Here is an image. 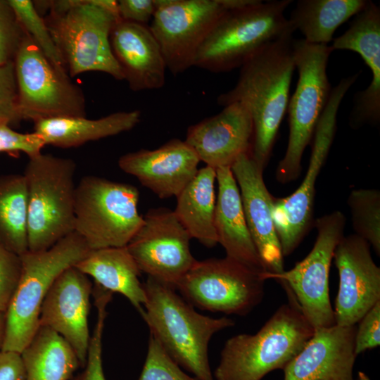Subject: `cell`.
Wrapping results in <instances>:
<instances>
[{"mask_svg":"<svg viewBox=\"0 0 380 380\" xmlns=\"http://www.w3.org/2000/svg\"><path fill=\"white\" fill-rule=\"evenodd\" d=\"M293 34L268 44L253 55L241 67L235 86L217 99L222 106L240 103L249 112L253 126L250 154L263 169L287 112L296 70Z\"/></svg>","mask_w":380,"mask_h":380,"instance_id":"obj_1","label":"cell"},{"mask_svg":"<svg viewBox=\"0 0 380 380\" xmlns=\"http://www.w3.org/2000/svg\"><path fill=\"white\" fill-rule=\"evenodd\" d=\"M141 315L167 353L198 380H213L208 343L217 332L233 327L227 317L213 318L197 312L170 285L148 277Z\"/></svg>","mask_w":380,"mask_h":380,"instance_id":"obj_2","label":"cell"},{"mask_svg":"<svg viewBox=\"0 0 380 380\" xmlns=\"http://www.w3.org/2000/svg\"><path fill=\"white\" fill-rule=\"evenodd\" d=\"M281 305L255 334L229 338L220 353L216 380H262L285 366L300 351L315 329L302 313L291 290Z\"/></svg>","mask_w":380,"mask_h":380,"instance_id":"obj_3","label":"cell"},{"mask_svg":"<svg viewBox=\"0 0 380 380\" xmlns=\"http://www.w3.org/2000/svg\"><path fill=\"white\" fill-rule=\"evenodd\" d=\"M44 18L70 77L89 71L103 72L122 80L123 75L110 44V34L118 15L101 0L48 1Z\"/></svg>","mask_w":380,"mask_h":380,"instance_id":"obj_4","label":"cell"},{"mask_svg":"<svg viewBox=\"0 0 380 380\" xmlns=\"http://www.w3.org/2000/svg\"><path fill=\"white\" fill-rule=\"evenodd\" d=\"M291 0H253L228 10L201 46L194 65L212 72L241 68L258 51L295 30L284 12Z\"/></svg>","mask_w":380,"mask_h":380,"instance_id":"obj_5","label":"cell"},{"mask_svg":"<svg viewBox=\"0 0 380 380\" xmlns=\"http://www.w3.org/2000/svg\"><path fill=\"white\" fill-rule=\"evenodd\" d=\"M90 251L83 238L73 232L47 250L28 251L20 255V279L5 312L2 350L21 353L39 327L41 307L56 279Z\"/></svg>","mask_w":380,"mask_h":380,"instance_id":"obj_6","label":"cell"},{"mask_svg":"<svg viewBox=\"0 0 380 380\" xmlns=\"http://www.w3.org/2000/svg\"><path fill=\"white\" fill-rule=\"evenodd\" d=\"M76 167L73 160L49 153L29 158L23 174L28 251L47 250L74 232Z\"/></svg>","mask_w":380,"mask_h":380,"instance_id":"obj_7","label":"cell"},{"mask_svg":"<svg viewBox=\"0 0 380 380\" xmlns=\"http://www.w3.org/2000/svg\"><path fill=\"white\" fill-rule=\"evenodd\" d=\"M139 199L132 184L85 176L76 184L74 232L91 250L127 246L144 222Z\"/></svg>","mask_w":380,"mask_h":380,"instance_id":"obj_8","label":"cell"},{"mask_svg":"<svg viewBox=\"0 0 380 380\" xmlns=\"http://www.w3.org/2000/svg\"><path fill=\"white\" fill-rule=\"evenodd\" d=\"M293 47L298 79L287 107V148L276 170V178L282 184L299 176L303 152L312 138L331 91L327 73L328 60L333 51L331 46L294 39Z\"/></svg>","mask_w":380,"mask_h":380,"instance_id":"obj_9","label":"cell"},{"mask_svg":"<svg viewBox=\"0 0 380 380\" xmlns=\"http://www.w3.org/2000/svg\"><path fill=\"white\" fill-rule=\"evenodd\" d=\"M149 28L157 40L166 68L174 75L194 65L196 54L215 25L228 10L250 0H154Z\"/></svg>","mask_w":380,"mask_h":380,"instance_id":"obj_10","label":"cell"},{"mask_svg":"<svg viewBox=\"0 0 380 380\" xmlns=\"http://www.w3.org/2000/svg\"><path fill=\"white\" fill-rule=\"evenodd\" d=\"M263 273L227 256L196 260L175 289L194 307L246 315L263 298Z\"/></svg>","mask_w":380,"mask_h":380,"instance_id":"obj_11","label":"cell"},{"mask_svg":"<svg viewBox=\"0 0 380 380\" xmlns=\"http://www.w3.org/2000/svg\"><path fill=\"white\" fill-rule=\"evenodd\" d=\"M23 120L85 117L82 89L56 68L26 33L14 59Z\"/></svg>","mask_w":380,"mask_h":380,"instance_id":"obj_12","label":"cell"},{"mask_svg":"<svg viewBox=\"0 0 380 380\" xmlns=\"http://www.w3.org/2000/svg\"><path fill=\"white\" fill-rule=\"evenodd\" d=\"M358 75L359 73L343 78L331 91L314 132L309 165L300 185L290 196L273 199L272 220L284 257L297 248L312 222L315 183L332 145L337 113L341 101Z\"/></svg>","mask_w":380,"mask_h":380,"instance_id":"obj_13","label":"cell"},{"mask_svg":"<svg viewBox=\"0 0 380 380\" xmlns=\"http://www.w3.org/2000/svg\"><path fill=\"white\" fill-rule=\"evenodd\" d=\"M345 225V215L338 210L317 218V236L308 255L289 270L276 274L267 272L262 274L265 280L276 279L283 288L291 290L314 329L335 324L329 275L334 251L344 236Z\"/></svg>","mask_w":380,"mask_h":380,"instance_id":"obj_14","label":"cell"},{"mask_svg":"<svg viewBox=\"0 0 380 380\" xmlns=\"http://www.w3.org/2000/svg\"><path fill=\"white\" fill-rule=\"evenodd\" d=\"M127 248L141 272L175 288L197 260L190 250L189 233L174 210H148Z\"/></svg>","mask_w":380,"mask_h":380,"instance_id":"obj_15","label":"cell"},{"mask_svg":"<svg viewBox=\"0 0 380 380\" xmlns=\"http://www.w3.org/2000/svg\"><path fill=\"white\" fill-rule=\"evenodd\" d=\"M339 286L335 301V324L356 325L380 300V268L369 243L356 234L344 236L334 254Z\"/></svg>","mask_w":380,"mask_h":380,"instance_id":"obj_16","label":"cell"},{"mask_svg":"<svg viewBox=\"0 0 380 380\" xmlns=\"http://www.w3.org/2000/svg\"><path fill=\"white\" fill-rule=\"evenodd\" d=\"M92 291L88 276L75 266L70 267L50 287L39 315V326L62 336L75 350L82 368L91 338L88 317Z\"/></svg>","mask_w":380,"mask_h":380,"instance_id":"obj_17","label":"cell"},{"mask_svg":"<svg viewBox=\"0 0 380 380\" xmlns=\"http://www.w3.org/2000/svg\"><path fill=\"white\" fill-rule=\"evenodd\" d=\"M231 170L239 189L246 223L267 272L276 274L284 269L283 255L272 220L274 198L263 180V168L250 153L241 155Z\"/></svg>","mask_w":380,"mask_h":380,"instance_id":"obj_18","label":"cell"},{"mask_svg":"<svg viewBox=\"0 0 380 380\" xmlns=\"http://www.w3.org/2000/svg\"><path fill=\"white\" fill-rule=\"evenodd\" d=\"M200 159L185 141L172 139L153 150L140 149L120 157L123 172L135 177L160 198L177 197L194 177Z\"/></svg>","mask_w":380,"mask_h":380,"instance_id":"obj_19","label":"cell"},{"mask_svg":"<svg viewBox=\"0 0 380 380\" xmlns=\"http://www.w3.org/2000/svg\"><path fill=\"white\" fill-rule=\"evenodd\" d=\"M253 134L251 116L235 102L219 113L189 127L185 141L206 166L231 167L242 154L250 153Z\"/></svg>","mask_w":380,"mask_h":380,"instance_id":"obj_20","label":"cell"},{"mask_svg":"<svg viewBox=\"0 0 380 380\" xmlns=\"http://www.w3.org/2000/svg\"><path fill=\"white\" fill-rule=\"evenodd\" d=\"M356 325L315 329L284 368V380H354Z\"/></svg>","mask_w":380,"mask_h":380,"instance_id":"obj_21","label":"cell"},{"mask_svg":"<svg viewBox=\"0 0 380 380\" xmlns=\"http://www.w3.org/2000/svg\"><path fill=\"white\" fill-rule=\"evenodd\" d=\"M332 50L357 53L372 74L368 87L353 98L350 125L359 127L380 121V8L371 1L357 13L348 29L333 41Z\"/></svg>","mask_w":380,"mask_h":380,"instance_id":"obj_22","label":"cell"},{"mask_svg":"<svg viewBox=\"0 0 380 380\" xmlns=\"http://www.w3.org/2000/svg\"><path fill=\"white\" fill-rule=\"evenodd\" d=\"M113 54L129 88L134 91L162 88L166 65L148 25L118 19L110 34Z\"/></svg>","mask_w":380,"mask_h":380,"instance_id":"obj_23","label":"cell"},{"mask_svg":"<svg viewBox=\"0 0 380 380\" xmlns=\"http://www.w3.org/2000/svg\"><path fill=\"white\" fill-rule=\"evenodd\" d=\"M216 170L218 184L215 211L217 243L226 256L259 272H267L251 236L240 191L231 167Z\"/></svg>","mask_w":380,"mask_h":380,"instance_id":"obj_24","label":"cell"},{"mask_svg":"<svg viewBox=\"0 0 380 380\" xmlns=\"http://www.w3.org/2000/svg\"><path fill=\"white\" fill-rule=\"evenodd\" d=\"M141 120L139 110L120 111L99 119L63 117L34 121V132L45 145L68 148L129 131Z\"/></svg>","mask_w":380,"mask_h":380,"instance_id":"obj_25","label":"cell"},{"mask_svg":"<svg viewBox=\"0 0 380 380\" xmlns=\"http://www.w3.org/2000/svg\"><path fill=\"white\" fill-rule=\"evenodd\" d=\"M75 267L104 289L124 296L143 315L146 296L141 272L126 246L91 250Z\"/></svg>","mask_w":380,"mask_h":380,"instance_id":"obj_26","label":"cell"},{"mask_svg":"<svg viewBox=\"0 0 380 380\" xmlns=\"http://www.w3.org/2000/svg\"><path fill=\"white\" fill-rule=\"evenodd\" d=\"M216 170L209 166L198 169L179 193L174 213L191 239L207 248L217 243L215 227Z\"/></svg>","mask_w":380,"mask_h":380,"instance_id":"obj_27","label":"cell"},{"mask_svg":"<svg viewBox=\"0 0 380 380\" xmlns=\"http://www.w3.org/2000/svg\"><path fill=\"white\" fill-rule=\"evenodd\" d=\"M20 355L25 380H70L81 367L68 343L46 327L39 326Z\"/></svg>","mask_w":380,"mask_h":380,"instance_id":"obj_28","label":"cell"},{"mask_svg":"<svg viewBox=\"0 0 380 380\" xmlns=\"http://www.w3.org/2000/svg\"><path fill=\"white\" fill-rule=\"evenodd\" d=\"M367 0H300L288 19L308 43L327 44L336 29L366 6Z\"/></svg>","mask_w":380,"mask_h":380,"instance_id":"obj_29","label":"cell"},{"mask_svg":"<svg viewBox=\"0 0 380 380\" xmlns=\"http://www.w3.org/2000/svg\"><path fill=\"white\" fill-rule=\"evenodd\" d=\"M0 242L19 255L28 251L27 189L23 175L0 177Z\"/></svg>","mask_w":380,"mask_h":380,"instance_id":"obj_30","label":"cell"},{"mask_svg":"<svg viewBox=\"0 0 380 380\" xmlns=\"http://www.w3.org/2000/svg\"><path fill=\"white\" fill-rule=\"evenodd\" d=\"M355 234L367 241L380 254V193L374 189H358L348 198Z\"/></svg>","mask_w":380,"mask_h":380,"instance_id":"obj_31","label":"cell"},{"mask_svg":"<svg viewBox=\"0 0 380 380\" xmlns=\"http://www.w3.org/2000/svg\"><path fill=\"white\" fill-rule=\"evenodd\" d=\"M25 32L36 43L46 58L58 69L67 70L44 18L30 0H8Z\"/></svg>","mask_w":380,"mask_h":380,"instance_id":"obj_32","label":"cell"},{"mask_svg":"<svg viewBox=\"0 0 380 380\" xmlns=\"http://www.w3.org/2000/svg\"><path fill=\"white\" fill-rule=\"evenodd\" d=\"M138 380H198L182 370L158 341L150 334L148 352Z\"/></svg>","mask_w":380,"mask_h":380,"instance_id":"obj_33","label":"cell"},{"mask_svg":"<svg viewBox=\"0 0 380 380\" xmlns=\"http://www.w3.org/2000/svg\"><path fill=\"white\" fill-rule=\"evenodd\" d=\"M26 35L8 0H0V65L14 61Z\"/></svg>","mask_w":380,"mask_h":380,"instance_id":"obj_34","label":"cell"},{"mask_svg":"<svg viewBox=\"0 0 380 380\" xmlns=\"http://www.w3.org/2000/svg\"><path fill=\"white\" fill-rule=\"evenodd\" d=\"M23 118L20 110L14 61L0 65V123L18 125Z\"/></svg>","mask_w":380,"mask_h":380,"instance_id":"obj_35","label":"cell"},{"mask_svg":"<svg viewBox=\"0 0 380 380\" xmlns=\"http://www.w3.org/2000/svg\"><path fill=\"white\" fill-rule=\"evenodd\" d=\"M108 313L100 309L92 336L90 338L87 362L83 371L70 380H106L102 363V338Z\"/></svg>","mask_w":380,"mask_h":380,"instance_id":"obj_36","label":"cell"},{"mask_svg":"<svg viewBox=\"0 0 380 380\" xmlns=\"http://www.w3.org/2000/svg\"><path fill=\"white\" fill-rule=\"evenodd\" d=\"M20 255L0 242V312H5L20 279Z\"/></svg>","mask_w":380,"mask_h":380,"instance_id":"obj_37","label":"cell"},{"mask_svg":"<svg viewBox=\"0 0 380 380\" xmlns=\"http://www.w3.org/2000/svg\"><path fill=\"white\" fill-rule=\"evenodd\" d=\"M44 146L43 139L36 132H18L8 124L0 123V152H23L30 158L42 153Z\"/></svg>","mask_w":380,"mask_h":380,"instance_id":"obj_38","label":"cell"},{"mask_svg":"<svg viewBox=\"0 0 380 380\" xmlns=\"http://www.w3.org/2000/svg\"><path fill=\"white\" fill-rule=\"evenodd\" d=\"M355 335V353L357 356L380 344V300L360 319Z\"/></svg>","mask_w":380,"mask_h":380,"instance_id":"obj_39","label":"cell"},{"mask_svg":"<svg viewBox=\"0 0 380 380\" xmlns=\"http://www.w3.org/2000/svg\"><path fill=\"white\" fill-rule=\"evenodd\" d=\"M118 8L121 20L144 25H148L156 11L154 0H120Z\"/></svg>","mask_w":380,"mask_h":380,"instance_id":"obj_40","label":"cell"},{"mask_svg":"<svg viewBox=\"0 0 380 380\" xmlns=\"http://www.w3.org/2000/svg\"><path fill=\"white\" fill-rule=\"evenodd\" d=\"M0 380H25V370L20 353L0 351Z\"/></svg>","mask_w":380,"mask_h":380,"instance_id":"obj_41","label":"cell"},{"mask_svg":"<svg viewBox=\"0 0 380 380\" xmlns=\"http://www.w3.org/2000/svg\"><path fill=\"white\" fill-rule=\"evenodd\" d=\"M5 333V312H0V351L2 350Z\"/></svg>","mask_w":380,"mask_h":380,"instance_id":"obj_42","label":"cell"},{"mask_svg":"<svg viewBox=\"0 0 380 380\" xmlns=\"http://www.w3.org/2000/svg\"><path fill=\"white\" fill-rule=\"evenodd\" d=\"M357 380H371V379L365 372H358Z\"/></svg>","mask_w":380,"mask_h":380,"instance_id":"obj_43","label":"cell"}]
</instances>
